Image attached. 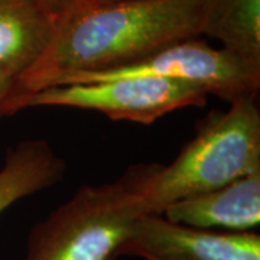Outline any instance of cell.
<instances>
[{
	"label": "cell",
	"mask_w": 260,
	"mask_h": 260,
	"mask_svg": "<svg viewBox=\"0 0 260 260\" xmlns=\"http://www.w3.org/2000/svg\"><path fill=\"white\" fill-rule=\"evenodd\" d=\"M45 2H47V3H49L51 6H54L55 9H58V8H59L62 3H64L65 0H45Z\"/></svg>",
	"instance_id": "12"
},
{
	"label": "cell",
	"mask_w": 260,
	"mask_h": 260,
	"mask_svg": "<svg viewBox=\"0 0 260 260\" xmlns=\"http://www.w3.org/2000/svg\"><path fill=\"white\" fill-rule=\"evenodd\" d=\"M159 167L133 165L113 182L78 188L32 229L25 260H109L117 256L133 223L145 215L142 197Z\"/></svg>",
	"instance_id": "2"
},
{
	"label": "cell",
	"mask_w": 260,
	"mask_h": 260,
	"mask_svg": "<svg viewBox=\"0 0 260 260\" xmlns=\"http://www.w3.org/2000/svg\"><path fill=\"white\" fill-rule=\"evenodd\" d=\"M15 80H16L15 75L9 74V73H5V71H0V117L3 116L2 114V109H3V104L6 102V99L12 93Z\"/></svg>",
	"instance_id": "11"
},
{
	"label": "cell",
	"mask_w": 260,
	"mask_h": 260,
	"mask_svg": "<svg viewBox=\"0 0 260 260\" xmlns=\"http://www.w3.org/2000/svg\"><path fill=\"white\" fill-rule=\"evenodd\" d=\"M129 75L195 84L229 103L257 97L260 88V65L251 64L224 48L211 47L198 38L169 45L133 64L99 73L68 75L52 85Z\"/></svg>",
	"instance_id": "5"
},
{
	"label": "cell",
	"mask_w": 260,
	"mask_h": 260,
	"mask_svg": "<svg viewBox=\"0 0 260 260\" xmlns=\"http://www.w3.org/2000/svg\"><path fill=\"white\" fill-rule=\"evenodd\" d=\"M64 172V159L45 140H25L9 149L0 168V214L19 200L59 182Z\"/></svg>",
	"instance_id": "9"
},
{
	"label": "cell",
	"mask_w": 260,
	"mask_h": 260,
	"mask_svg": "<svg viewBox=\"0 0 260 260\" xmlns=\"http://www.w3.org/2000/svg\"><path fill=\"white\" fill-rule=\"evenodd\" d=\"M102 2H119V0H102Z\"/></svg>",
	"instance_id": "13"
},
{
	"label": "cell",
	"mask_w": 260,
	"mask_h": 260,
	"mask_svg": "<svg viewBox=\"0 0 260 260\" xmlns=\"http://www.w3.org/2000/svg\"><path fill=\"white\" fill-rule=\"evenodd\" d=\"M109 260H117V256H114V257H110Z\"/></svg>",
	"instance_id": "14"
},
{
	"label": "cell",
	"mask_w": 260,
	"mask_h": 260,
	"mask_svg": "<svg viewBox=\"0 0 260 260\" xmlns=\"http://www.w3.org/2000/svg\"><path fill=\"white\" fill-rule=\"evenodd\" d=\"M169 221L227 233L256 232L260 224V171L230 184L186 197L162 211Z\"/></svg>",
	"instance_id": "7"
},
{
	"label": "cell",
	"mask_w": 260,
	"mask_h": 260,
	"mask_svg": "<svg viewBox=\"0 0 260 260\" xmlns=\"http://www.w3.org/2000/svg\"><path fill=\"white\" fill-rule=\"evenodd\" d=\"M198 37L200 0H65L47 51L16 77L10 95L120 68Z\"/></svg>",
	"instance_id": "1"
},
{
	"label": "cell",
	"mask_w": 260,
	"mask_h": 260,
	"mask_svg": "<svg viewBox=\"0 0 260 260\" xmlns=\"http://www.w3.org/2000/svg\"><path fill=\"white\" fill-rule=\"evenodd\" d=\"M200 34L260 65V0H200Z\"/></svg>",
	"instance_id": "10"
},
{
	"label": "cell",
	"mask_w": 260,
	"mask_h": 260,
	"mask_svg": "<svg viewBox=\"0 0 260 260\" xmlns=\"http://www.w3.org/2000/svg\"><path fill=\"white\" fill-rule=\"evenodd\" d=\"M210 94L200 85L158 77H114L84 83L49 85L9 95L2 114L12 116L30 107H74L95 110L113 120L152 124L168 113L204 107Z\"/></svg>",
	"instance_id": "4"
},
{
	"label": "cell",
	"mask_w": 260,
	"mask_h": 260,
	"mask_svg": "<svg viewBox=\"0 0 260 260\" xmlns=\"http://www.w3.org/2000/svg\"><path fill=\"white\" fill-rule=\"evenodd\" d=\"M260 171V112L256 97L214 110L195 126V135L169 165H160L142 197L145 214L203 194Z\"/></svg>",
	"instance_id": "3"
},
{
	"label": "cell",
	"mask_w": 260,
	"mask_h": 260,
	"mask_svg": "<svg viewBox=\"0 0 260 260\" xmlns=\"http://www.w3.org/2000/svg\"><path fill=\"white\" fill-rule=\"evenodd\" d=\"M56 9L45 0H0V71L18 75L44 55Z\"/></svg>",
	"instance_id": "8"
},
{
	"label": "cell",
	"mask_w": 260,
	"mask_h": 260,
	"mask_svg": "<svg viewBox=\"0 0 260 260\" xmlns=\"http://www.w3.org/2000/svg\"><path fill=\"white\" fill-rule=\"evenodd\" d=\"M117 256L145 260H260V234L195 229L172 223L162 214H145L133 223Z\"/></svg>",
	"instance_id": "6"
}]
</instances>
